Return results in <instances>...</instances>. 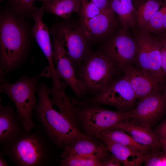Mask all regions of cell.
Here are the masks:
<instances>
[{"mask_svg": "<svg viewBox=\"0 0 166 166\" xmlns=\"http://www.w3.org/2000/svg\"><path fill=\"white\" fill-rule=\"evenodd\" d=\"M99 134L114 142L130 148L144 154H147L150 148L136 142L130 135L121 128L112 127L102 130Z\"/></svg>", "mask_w": 166, "mask_h": 166, "instance_id": "cell-21", "label": "cell"}, {"mask_svg": "<svg viewBox=\"0 0 166 166\" xmlns=\"http://www.w3.org/2000/svg\"><path fill=\"white\" fill-rule=\"evenodd\" d=\"M96 137L102 141L109 151L124 166L142 165L146 155L126 146L114 142L105 136L98 134Z\"/></svg>", "mask_w": 166, "mask_h": 166, "instance_id": "cell-18", "label": "cell"}, {"mask_svg": "<svg viewBox=\"0 0 166 166\" xmlns=\"http://www.w3.org/2000/svg\"><path fill=\"white\" fill-rule=\"evenodd\" d=\"M63 46L74 66H79L90 51L82 29L70 25L61 26L51 30Z\"/></svg>", "mask_w": 166, "mask_h": 166, "instance_id": "cell-9", "label": "cell"}, {"mask_svg": "<svg viewBox=\"0 0 166 166\" xmlns=\"http://www.w3.org/2000/svg\"><path fill=\"white\" fill-rule=\"evenodd\" d=\"M155 133L160 139L166 136V117L163 122L158 127Z\"/></svg>", "mask_w": 166, "mask_h": 166, "instance_id": "cell-32", "label": "cell"}, {"mask_svg": "<svg viewBox=\"0 0 166 166\" xmlns=\"http://www.w3.org/2000/svg\"><path fill=\"white\" fill-rule=\"evenodd\" d=\"M36 91L38 99L34 109L36 115L51 141L65 147L85 136L67 117L53 108L49 87L40 83Z\"/></svg>", "mask_w": 166, "mask_h": 166, "instance_id": "cell-1", "label": "cell"}, {"mask_svg": "<svg viewBox=\"0 0 166 166\" xmlns=\"http://www.w3.org/2000/svg\"><path fill=\"white\" fill-rule=\"evenodd\" d=\"M115 13L111 8L102 11L88 19H82V29L88 39L98 40L106 36L115 23Z\"/></svg>", "mask_w": 166, "mask_h": 166, "instance_id": "cell-15", "label": "cell"}, {"mask_svg": "<svg viewBox=\"0 0 166 166\" xmlns=\"http://www.w3.org/2000/svg\"><path fill=\"white\" fill-rule=\"evenodd\" d=\"M48 67L38 74L32 77L22 76L15 82H4L0 85V91L5 93L13 101L16 108L17 116L25 132L30 133L35 127L33 113L37 104L35 92L39 78L51 77Z\"/></svg>", "mask_w": 166, "mask_h": 166, "instance_id": "cell-2", "label": "cell"}, {"mask_svg": "<svg viewBox=\"0 0 166 166\" xmlns=\"http://www.w3.org/2000/svg\"><path fill=\"white\" fill-rule=\"evenodd\" d=\"M62 158L60 166H101V161L86 157L67 155Z\"/></svg>", "mask_w": 166, "mask_h": 166, "instance_id": "cell-24", "label": "cell"}, {"mask_svg": "<svg viewBox=\"0 0 166 166\" xmlns=\"http://www.w3.org/2000/svg\"><path fill=\"white\" fill-rule=\"evenodd\" d=\"M120 71L103 52H91L79 66L77 77L86 91L96 93L104 90L116 79Z\"/></svg>", "mask_w": 166, "mask_h": 166, "instance_id": "cell-5", "label": "cell"}, {"mask_svg": "<svg viewBox=\"0 0 166 166\" xmlns=\"http://www.w3.org/2000/svg\"><path fill=\"white\" fill-rule=\"evenodd\" d=\"M160 3L156 0H144L135 9L136 24L140 31L146 26L150 20L159 9Z\"/></svg>", "mask_w": 166, "mask_h": 166, "instance_id": "cell-23", "label": "cell"}, {"mask_svg": "<svg viewBox=\"0 0 166 166\" xmlns=\"http://www.w3.org/2000/svg\"><path fill=\"white\" fill-rule=\"evenodd\" d=\"M161 38L163 39L166 41V32L162 34L161 36Z\"/></svg>", "mask_w": 166, "mask_h": 166, "instance_id": "cell-36", "label": "cell"}, {"mask_svg": "<svg viewBox=\"0 0 166 166\" xmlns=\"http://www.w3.org/2000/svg\"><path fill=\"white\" fill-rule=\"evenodd\" d=\"M109 2L123 28L126 30L131 28L135 30L136 20L132 0H109Z\"/></svg>", "mask_w": 166, "mask_h": 166, "instance_id": "cell-20", "label": "cell"}, {"mask_svg": "<svg viewBox=\"0 0 166 166\" xmlns=\"http://www.w3.org/2000/svg\"><path fill=\"white\" fill-rule=\"evenodd\" d=\"M162 95L166 105V84L164 87V91L163 93L162 94Z\"/></svg>", "mask_w": 166, "mask_h": 166, "instance_id": "cell-35", "label": "cell"}, {"mask_svg": "<svg viewBox=\"0 0 166 166\" xmlns=\"http://www.w3.org/2000/svg\"><path fill=\"white\" fill-rule=\"evenodd\" d=\"M0 63L8 72L20 62L26 47V33L22 22L15 16L6 12L0 16Z\"/></svg>", "mask_w": 166, "mask_h": 166, "instance_id": "cell-4", "label": "cell"}, {"mask_svg": "<svg viewBox=\"0 0 166 166\" xmlns=\"http://www.w3.org/2000/svg\"><path fill=\"white\" fill-rule=\"evenodd\" d=\"M137 98L128 81L124 77L116 79L104 90L93 97L76 101L77 105L105 104L125 112L134 105Z\"/></svg>", "mask_w": 166, "mask_h": 166, "instance_id": "cell-7", "label": "cell"}, {"mask_svg": "<svg viewBox=\"0 0 166 166\" xmlns=\"http://www.w3.org/2000/svg\"><path fill=\"white\" fill-rule=\"evenodd\" d=\"M144 163L146 166H166V153L152 152L146 155Z\"/></svg>", "mask_w": 166, "mask_h": 166, "instance_id": "cell-27", "label": "cell"}, {"mask_svg": "<svg viewBox=\"0 0 166 166\" xmlns=\"http://www.w3.org/2000/svg\"><path fill=\"white\" fill-rule=\"evenodd\" d=\"M137 51L135 62L138 68L155 76L164 82L161 65L160 38L141 31L136 39Z\"/></svg>", "mask_w": 166, "mask_h": 166, "instance_id": "cell-8", "label": "cell"}, {"mask_svg": "<svg viewBox=\"0 0 166 166\" xmlns=\"http://www.w3.org/2000/svg\"><path fill=\"white\" fill-rule=\"evenodd\" d=\"M9 164L1 154L0 155V166H7Z\"/></svg>", "mask_w": 166, "mask_h": 166, "instance_id": "cell-33", "label": "cell"}, {"mask_svg": "<svg viewBox=\"0 0 166 166\" xmlns=\"http://www.w3.org/2000/svg\"><path fill=\"white\" fill-rule=\"evenodd\" d=\"M165 9L164 5L153 15L145 28L141 31L145 33H155L163 30L164 15Z\"/></svg>", "mask_w": 166, "mask_h": 166, "instance_id": "cell-25", "label": "cell"}, {"mask_svg": "<svg viewBox=\"0 0 166 166\" xmlns=\"http://www.w3.org/2000/svg\"><path fill=\"white\" fill-rule=\"evenodd\" d=\"M166 105L160 93L140 99L136 107L131 111V121L150 128L164 113Z\"/></svg>", "mask_w": 166, "mask_h": 166, "instance_id": "cell-12", "label": "cell"}, {"mask_svg": "<svg viewBox=\"0 0 166 166\" xmlns=\"http://www.w3.org/2000/svg\"><path fill=\"white\" fill-rule=\"evenodd\" d=\"M3 145L1 154L17 166H41L48 160V145L37 132L28 133L23 130Z\"/></svg>", "mask_w": 166, "mask_h": 166, "instance_id": "cell-3", "label": "cell"}, {"mask_svg": "<svg viewBox=\"0 0 166 166\" xmlns=\"http://www.w3.org/2000/svg\"><path fill=\"white\" fill-rule=\"evenodd\" d=\"M160 38L162 42L160 49L161 68L164 77L166 78V41L161 38Z\"/></svg>", "mask_w": 166, "mask_h": 166, "instance_id": "cell-29", "label": "cell"}, {"mask_svg": "<svg viewBox=\"0 0 166 166\" xmlns=\"http://www.w3.org/2000/svg\"><path fill=\"white\" fill-rule=\"evenodd\" d=\"M112 127L123 130L136 142L150 147L152 152L157 151L161 146L160 138L150 128L137 124L128 120L118 123Z\"/></svg>", "mask_w": 166, "mask_h": 166, "instance_id": "cell-17", "label": "cell"}, {"mask_svg": "<svg viewBox=\"0 0 166 166\" xmlns=\"http://www.w3.org/2000/svg\"><path fill=\"white\" fill-rule=\"evenodd\" d=\"M101 166H120L122 164L113 155H109L101 162Z\"/></svg>", "mask_w": 166, "mask_h": 166, "instance_id": "cell-30", "label": "cell"}, {"mask_svg": "<svg viewBox=\"0 0 166 166\" xmlns=\"http://www.w3.org/2000/svg\"><path fill=\"white\" fill-rule=\"evenodd\" d=\"M49 0H44L45 3H46V2H48Z\"/></svg>", "mask_w": 166, "mask_h": 166, "instance_id": "cell-37", "label": "cell"}, {"mask_svg": "<svg viewBox=\"0 0 166 166\" xmlns=\"http://www.w3.org/2000/svg\"><path fill=\"white\" fill-rule=\"evenodd\" d=\"M165 9L164 13V21H163V30H166V0H165Z\"/></svg>", "mask_w": 166, "mask_h": 166, "instance_id": "cell-34", "label": "cell"}, {"mask_svg": "<svg viewBox=\"0 0 166 166\" xmlns=\"http://www.w3.org/2000/svg\"><path fill=\"white\" fill-rule=\"evenodd\" d=\"M123 28L106 44L103 51L120 71L127 64L135 62L137 51L136 40Z\"/></svg>", "mask_w": 166, "mask_h": 166, "instance_id": "cell-10", "label": "cell"}, {"mask_svg": "<svg viewBox=\"0 0 166 166\" xmlns=\"http://www.w3.org/2000/svg\"><path fill=\"white\" fill-rule=\"evenodd\" d=\"M102 11L92 0H80L79 13L82 19L91 18Z\"/></svg>", "mask_w": 166, "mask_h": 166, "instance_id": "cell-26", "label": "cell"}, {"mask_svg": "<svg viewBox=\"0 0 166 166\" xmlns=\"http://www.w3.org/2000/svg\"><path fill=\"white\" fill-rule=\"evenodd\" d=\"M108 151L105 145L98 144L85 136L66 146L61 157L62 158L67 155L79 156L101 162L109 155Z\"/></svg>", "mask_w": 166, "mask_h": 166, "instance_id": "cell-16", "label": "cell"}, {"mask_svg": "<svg viewBox=\"0 0 166 166\" xmlns=\"http://www.w3.org/2000/svg\"><path fill=\"white\" fill-rule=\"evenodd\" d=\"M51 33L53 38V57L56 74L69 86L77 97H81L86 91L85 88L78 78L75 66L63 46L51 31Z\"/></svg>", "mask_w": 166, "mask_h": 166, "instance_id": "cell-11", "label": "cell"}, {"mask_svg": "<svg viewBox=\"0 0 166 166\" xmlns=\"http://www.w3.org/2000/svg\"><path fill=\"white\" fill-rule=\"evenodd\" d=\"M122 71L123 76L129 83L137 98L160 93L164 82L156 77L130 64L126 65Z\"/></svg>", "mask_w": 166, "mask_h": 166, "instance_id": "cell-13", "label": "cell"}, {"mask_svg": "<svg viewBox=\"0 0 166 166\" xmlns=\"http://www.w3.org/2000/svg\"><path fill=\"white\" fill-rule=\"evenodd\" d=\"M81 0H50L44 6L49 13L63 18H69L74 12L79 13Z\"/></svg>", "mask_w": 166, "mask_h": 166, "instance_id": "cell-22", "label": "cell"}, {"mask_svg": "<svg viewBox=\"0 0 166 166\" xmlns=\"http://www.w3.org/2000/svg\"><path fill=\"white\" fill-rule=\"evenodd\" d=\"M34 0H8L12 7L16 11L22 14L31 12Z\"/></svg>", "mask_w": 166, "mask_h": 166, "instance_id": "cell-28", "label": "cell"}, {"mask_svg": "<svg viewBox=\"0 0 166 166\" xmlns=\"http://www.w3.org/2000/svg\"><path fill=\"white\" fill-rule=\"evenodd\" d=\"M76 109L77 121L88 135L94 137L102 130L112 128L116 124L130 119L131 111L122 112L109 110L95 104H84Z\"/></svg>", "mask_w": 166, "mask_h": 166, "instance_id": "cell-6", "label": "cell"}, {"mask_svg": "<svg viewBox=\"0 0 166 166\" xmlns=\"http://www.w3.org/2000/svg\"><path fill=\"white\" fill-rule=\"evenodd\" d=\"M102 11L111 8L109 0H92Z\"/></svg>", "mask_w": 166, "mask_h": 166, "instance_id": "cell-31", "label": "cell"}, {"mask_svg": "<svg viewBox=\"0 0 166 166\" xmlns=\"http://www.w3.org/2000/svg\"><path fill=\"white\" fill-rule=\"evenodd\" d=\"M19 121L13 109L10 106H0V142H6L20 133L22 130Z\"/></svg>", "mask_w": 166, "mask_h": 166, "instance_id": "cell-19", "label": "cell"}, {"mask_svg": "<svg viewBox=\"0 0 166 166\" xmlns=\"http://www.w3.org/2000/svg\"><path fill=\"white\" fill-rule=\"evenodd\" d=\"M44 10L43 6L38 8L34 5L30 12L35 22L32 28V32L37 42L47 59L52 77L55 78L57 76L53 57V50L49 31L42 19Z\"/></svg>", "mask_w": 166, "mask_h": 166, "instance_id": "cell-14", "label": "cell"}]
</instances>
